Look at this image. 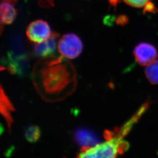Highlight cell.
Returning a JSON list of instances; mask_svg holds the SVG:
<instances>
[{"instance_id": "1", "label": "cell", "mask_w": 158, "mask_h": 158, "mask_svg": "<svg viewBox=\"0 0 158 158\" xmlns=\"http://www.w3.org/2000/svg\"><path fill=\"white\" fill-rule=\"evenodd\" d=\"M66 61L62 57L48 58L37 72L38 81L47 94L60 93L73 81Z\"/></svg>"}, {"instance_id": "2", "label": "cell", "mask_w": 158, "mask_h": 158, "mask_svg": "<svg viewBox=\"0 0 158 158\" xmlns=\"http://www.w3.org/2000/svg\"><path fill=\"white\" fill-rule=\"evenodd\" d=\"M130 145L123 138L113 136L104 143H98L89 148H82L78 158H115L128 149Z\"/></svg>"}, {"instance_id": "3", "label": "cell", "mask_w": 158, "mask_h": 158, "mask_svg": "<svg viewBox=\"0 0 158 158\" xmlns=\"http://www.w3.org/2000/svg\"><path fill=\"white\" fill-rule=\"evenodd\" d=\"M82 42L79 36L74 33L64 35L58 41V51L66 58H76L82 52Z\"/></svg>"}, {"instance_id": "4", "label": "cell", "mask_w": 158, "mask_h": 158, "mask_svg": "<svg viewBox=\"0 0 158 158\" xmlns=\"http://www.w3.org/2000/svg\"><path fill=\"white\" fill-rule=\"evenodd\" d=\"M52 33L48 23L43 19L35 20L31 23L26 30L28 39L35 44L45 42L51 36Z\"/></svg>"}, {"instance_id": "5", "label": "cell", "mask_w": 158, "mask_h": 158, "mask_svg": "<svg viewBox=\"0 0 158 158\" xmlns=\"http://www.w3.org/2000/svg\"><path fill=\"white\" fill-rule=\"evenodd\" d=\"M136 61L142 66H147L156 60L157 49L153 45L146 43L139 44L134 50Z\"/></svg>"}, {"instance_id": "6", "label": "cell", "mask_w": 158, "mask_h": 158, "mask_svg": "<svg viewBox=\"0 0 158 158\" xmlns=\"http://www.w3.org/2000/svg\"><path fill=\"white\" fill-rule=\"evenodd\" d=\"M59 34L54 32L51 36L45 42L36 44L33 48V54L38 57H48L52 56L56 48L57 39Z\"/></svg>"}, {"instance_id": "7", "label": "cell", "mask_w": 158, "mask_h": 158, "mask_svg": "<svg viewBox=\"0 0 158 158\" xmlns=\"http://www.w3.org/2000/svg\"><path fill=\"white\" fill-rule=\"evenodd\" d=\"M74 139L82 148L92 147L100 142L98 137L94 131L85 128L76 130L74 133Z\"/></svg>"}, {"instance_id": "8", "label": "cell", "mask_w": 158, "mask_h": 158, "mask_svg": "<svg viewBox=\"0 0 158 158\" xmlns=\"http://www.w3.org/2000/svg\"><path fill=\"white\" fill-rule=\"evenodd\" d=\"M18 11L15 5L10 3L1 2V32L3 31V26L12 24L17 18Z\"/></svg>"}, {"instance_id": "9", "label": "cell", "mask_w": 158, "mask_h": 158, "mask_svg": "<svg viewBox=\"0 0 158 158\" xmlns=\"http://www.w3.org/2000/svg\"><path fill=\"white\" fill-rule=\"evenodd\" d=\"M15 110L14 106L9 100L7 96L6 95L3 88L1 89V112L4 117L7 124L9 131L11 130L13 120H12L11 112Z\"/></svg>"}, {"instance_id": "10", "label": "cell", "mask_w": 158, "mask_h": 158, "mask_svg": "<svg viewBox=\"0 0 158 158\" xmlns=\"http://www.w3.org/2000/svg\"><path fill=\"white\" fill-rule=\"evenodd\" d=\"M145 73L151 84L158 85V60H155L146 66Z\"/></svg>"}, {"instance_id": "11", "label": "cell", "mask_w": 158, "mask_h": 158, "mask_svg": "<svg viewBox=\"0 0 158 158\" xmlns=\"http://www.w3.org/2000/svg\"><path fill=\"white\" fill-rule=\"evenodd\" d=\"M41 136L40 128L37 125H31L26 129L25 137L28 141L35 143L39 140Z\"/></svg>"}, {"instance_id": "12", "label": "cell", "mask_w": 158, "mask_h": 158, "mask_svg": "<svg viewBox=\"0 0 158 158\" xmlns=\"http://www.w3.org/2000/svg\"><path fill=\"white\" fill-rule=\"evenodd\" d=\"M125 3L134 7L140 8L144 6L149 0H123Z\"/></svg>"}, {"instance_id": "13", "label": "cell", "mask_w": 158, "mask_h": 158, "mask_svg": "<svg viewBox=\"0 0 158 158\" xmlns=\"http://www.w3.org/2000/svg\"><path fill=\"white\" fill-rule=\"evenodd\" d=\"M157 9L152 2H148L144 5V8L143 10L144 12H156Z\"/></svg>"}, {"instance_id": "14", "label": "cell", "mask_w": 158, "mask_h": 158, "mask_svg": "<svg viewBox=\"0 0 158 158\" xmlns=\"http://www.w3.org/2000/svg\"><path fill=\"white\" fill-rule=\"evenodd\" d=\"M128 22V19L127 16L124 15H121L119 16L116 19V23L118 25H124Z\"/></svg>"}, {"instance_id": "15", "label": "cell", "mask_w": 158, "mask_h": 158, "mask_svg": "<svg viewBox=\"0 0 158 158\" xmlns=\"http://www.w3.org/2000/svg\"><path fill=\"white\" fill-rule=\"evenodd\" d=\"M39 4H40V6L45 7H52L53 4L52 0H40Z\"/></svg>"}, {"instance_id": "16", "label": "cell", "mask_w": 158, "mask_h": 158, "mask_svg": "<svg viewBox=\"0 0 158 158\" xmlns=\"http://www.w3.org/2000/svg\"><path fill=\"white\" fill-rule=\"evenodd\" d=\"M18 0H1V2H5V3H10L15 6Z\"/></svg>"}, {"instance_id": "17", "label": "cell", "mask_w": 158, "mask_h": 158, "mask_svg": "<svg viewBox=\"0 0 158 158\" xmlns=\"http://www.w3.org/2000/svg\"><path fill=\"white\" fill-rule=\"evenodd\" d=\"M109 3H110V5L114 7H116L117 5L120 2V0H109Z\"/></svg>"}]
</instances>
